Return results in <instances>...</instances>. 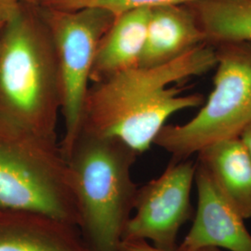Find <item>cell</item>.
<instances>
[{"label":"cell","mask_w":251,"mask_h":251,"mask_svg":"<svg viewBox=\"0 0 251 251\" xmlns=\"http://www.w3.org/2000/svg\"><path fill=\"white\" fill-rule=\"evenodd\" d=\"M217 64L214 46L204 43L171 63L135 67L90 87L81 129L120 140L146 152L170 117L198 107L201 94L182 95L174 83L202 75Z\"/></svg>","instance_id":"1"},{"label":"cell","mask_w":251,"mask_h":251,"mask_svg":"<svg viewBox=\"0 0 251 251\" xmlns=\"http://www.w3.org/2000/svg\"><path fill=\"white\" fill-rule=\"evenodd\" d=\"M62 84L37 6L19 2L0 29V129L57 140Z\"/></svg>","instance_id":"2"},{"label":"cell","mask_w":251,"mask_h":251,"mask_svg":"<svg viewBox=\"0 0 251 251\" xmlns=\"http://www.w3.org/2000/svg\"><path fill=\"white\" fill-rule=\"evenodd\" d=\"M139 154L120 140L81 129L64 153L75 197L77 228L90 251H118L138 191Z\"/></svg>","instance_id":"3"},{"label":"cell","mask_w":251,"mask_h":251,"mask_svg":"<svg viewBox=\"0 0 251 251\" xmlns=\"http://www.w3.org/2000/svg\"><path fill=\"white\" fill-rule=\"evenodd\" d=\"M0 208L78 225L71 175L57 140L0 129Z\"/></svg>","instance_id":"4"},{"label":"cell","mask_w":251,"mask_h":251,"mask_svg":"<svg viewBox=\"0 0 251 251\" xmlns=\"http://www.w3.org/2000/svg\"><path fill=\"white\" fill-rule=\"evenodd\" d=\"M214 88L198 115L183 125H165L153 144L186 160L206 146L239 138L251 124V41L214 46Z\"/></svg>","instance_id":"5"},{"label":"cell","mask_w":251,"mask_h":251,"mask_svg":"<svg viewBox=\"0 0 251 251\" xmlns=\"http://www.w3.org/2000/svg\"><path fill=\"white\" fill-rule=\"evenodd\" d=\"M37 8L50 32L58 60L62 84L61 115L65 128L60 146L64 154L80 131L90 73L100 40L117 15L98 7Z\"/></svg>","instance_id":"6"},{"label":"cell","mask_w":251,"mask_h":251,"mask_svg":"<svg viewBox=\"0 0 251 251\" xmlns=\"http://www.w3.org/2000/svg\"><path fill=\"white\" fill-rule=\"evenodd\" d=\"M196 171L194 162L172 159L158 178L138 188L122 241H150L159 251H177L179 230L193 216Z\"/></svg>","instance_id":"7"},{"label":"cell","mask_w":251,"mask_h":251,"mask_svg":"<svg viewBox=\"0 0 251 251\" xmlns=\"http://www.w3.org/2000/svg\"><path fill=\"white\" fill-rule=\"evenodd\" d=\"M195 182L198 208L188 233L177 251L206 248L229 251H251V234L244 218L224 198L206 170L197 163Z\"/></svg>","instance_id":"8"},{"label":"cell","mask_w":251,"mask_h":251,"mask_svg":"<svg viewBox=\"0 0 251 251\" xmlns=\"http://www.w3.org/2000/svg\"><path fill=\"white\" fill-rule=\"evenodd\" d=\"M0 251H90L78 228L43 213L0 208Z\"/></svg>","instance_id":"9"},{"label":"cell","mask_w":251,"mask_h":251,"mask_svg":"<svg viewBox=\"0 0 251 251\" xmlns=\"http://www.w3.org/2000/svg\"><path fill=\"white\" fill-rule=\"evenodd\" d=\"M206 43L195 14L187 5L151 9L140 67L171 63Z\"/></svg>","instance_id":"10"},{"label":"cell","mask_w":251,"mask_h":251,"mask_svg":"<svg viewBox=\"0 0 251 251\" xmlns=\"http://www.w3.org/2000/svg\"><path fill=\"white\" fill-rule=\"evenodd\" d=\"M151 8H139L116 16L100 40L90 81L98 83L139 66Z\"/></svg>","instance_id":"11"},{"label":"cell","mask_w":251,"mask_h":251,"mask_svg":"<svg viewBox=\"0 0 251 251\" xmlns=\"http://www.w3.org/2000/svg\"><path fill=\"white\" fill-rule=\"evenodd\" d=\"M198 154L224 198L245 220L251 219V158L240 139L218 142Z\"/></svg>","instance_id":"12"},{"label":"cell","mask_w":251,"mask_h":251,"mask_svg":"<svg viewBox=\"0 0 251 251\" xmlns=\"http://www.w3.org/2000/svg\"><path fill=\"white\" fill-rule=\"evenodd\" d=\"M185 5L207 44L251 41V0H198Z\"/></svg>","instance_id":"13"},{"label":"cell","mask_w":251,"mask_h":251,"mask_svg":"<svg viewBox=\"0 0 251 251\" xmlns=\"http://www.w3.org/2000/svg\"><path fill=\"white\" fill-rule=\"evenodd\" d=\"M198 0H53L44 6L56 9H80L85 7H98L108 9L118 15L130 9L154 8L167 5H185Z\"/></svg>","instance_id":"14"},{"label":"cell","mask_w":251,"mask_h":251,"mask_svg":"<svg viewBox=\"0 0 251 251\" xmlns=\"http://www.w3.org/2000/svg\"><path fill=\"white\" fill-rule=\"evenodd\" d=\"M118 251H161L146 241H122ZM197 251H221L216 248H206Z\"/></svg>","instance_id":"15"},{"label":"cell","mask_w":251,"mask_h":251,"mask_svg":"<svg viewBox=\"0 0 251 251\" xmlns=\"http://www.w3.org/2000/svg\"><path fill=\"white\" fill-rule=\"evenodd\" d=\"M19 0H0V25L9 18L14 9L18 6Z\"/></svg>","instance_id":"16"},{"label":"cell","mask_w":251,"mask_h":251,"mask_svg":"<svg viewBox=\"0 0 251 251\" xmlns=\"http://www.w3.org/2000/svg\"><path fill=\"white\" fill-rule=\"evenodd\" d=\"M239 139L251 158V124L244 129V131L239 136Z\"/></svg>","instance_id":"17"},{"label":"cell","mask_w":251,"mask_h":251,"mask_svg":"<svg viewBox=\"0 0 251 251\" xmlns=\"http://www.w3.org/2000/svg\"><path fill=\"white\" fill-rule=\"evenodd\" d=\"M20 2L26 3L30 5H35V6H44L46 4L53 1V0H19Z\"/></svg>","instance_id":"18"},{"label":"cell","mask_w":251,"mask_h":251,"mask_svg":"<svg viewBox=\"0 0 251 251\" xmlns=\"http://www.w3.org/2000/svg\"><path fill=\"white\" fill-rule=\"evenodd\" d=\"M2 25H0V29H1V27H2Z\"/></svg>","instance_id":"19"}]
</instances>
